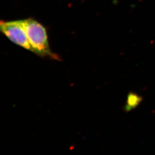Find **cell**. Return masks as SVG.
<instances>
[{"mask_svg": "<svg viewBox=\"0 0 155 155\" xmlns=\"http://www.w3.org/2000/svg\"><path fill=\"white\" fill-rule=\"evenodd\" d=\"M0 32L16 45L34 53L27 36L23 20L12 21L0 20Z\"/></svg>", "mask_w": 155, "mask_h": 155, "instance_id": "2", "label": "cell"}, {"mask_svg": "<svg viewBox=\"0 0 155 155\" xmlns=\"http://www.w3.org/2000/svg\"><path fill=\"white\" fill-rule=\"evenodd\" d=\"M23 20L27 36L34 53L41 57L60 60L59 56L53 53L50 49L46 28L32 18Z\"/></svg>", "mask_w": 155, "mask_h": 155, "instance_id": "1", "label": "cell"}, {"mask_svg": "<svg viewBox=\"0 0 155 155\" xmlns=\"http://www.w3.org/2000/svg\"><path fill=\"white\" fill-rule=\"evenodd\" d=\"M142 100V97L139 95L133 92H130L127 96L126 104L124 106V110L127 112L131 111L138 107Z\"/></svg>", "mask_w": 155, "mask_h": 155, "instance_id": "3", "label": "cell"}]
</instances>
